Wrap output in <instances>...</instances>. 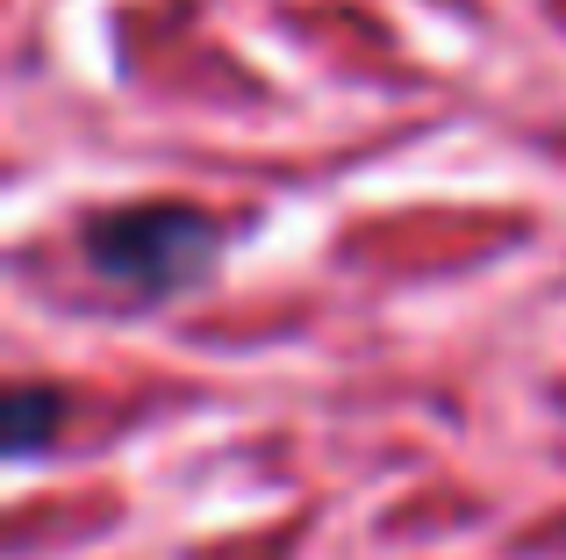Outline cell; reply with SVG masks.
<instances>
[{"label":"cell","instance_id":"6da1fadb","mask_svg":"<svg viewBox=\"0 0 566 560\" xmlns=\"http://www.w3.org/2000/svg\"><path fill=\"white\" fill-rule=\"evenodd\" d=\"M216 216L180 209V201H144V209H115L86 224V267L137 302H166L216 267Z\"/></svg>","mask_w":566,"mask_h":560},{"label":"cell","instance_id":"7a4b0ae2","mask_svg":"<svg viewBox=\"0 0 566 560\" xmlns=\"http://www.w3.org/2000/svg\"><path fill=\"white\" fill-rule=\"evenodd\" d=\"M57 417H65L57 388H14V395H8V453H14V460H29V453L51 438Z\"/></svg>","mask_w":566,"mask_h":560}]
</instances>
